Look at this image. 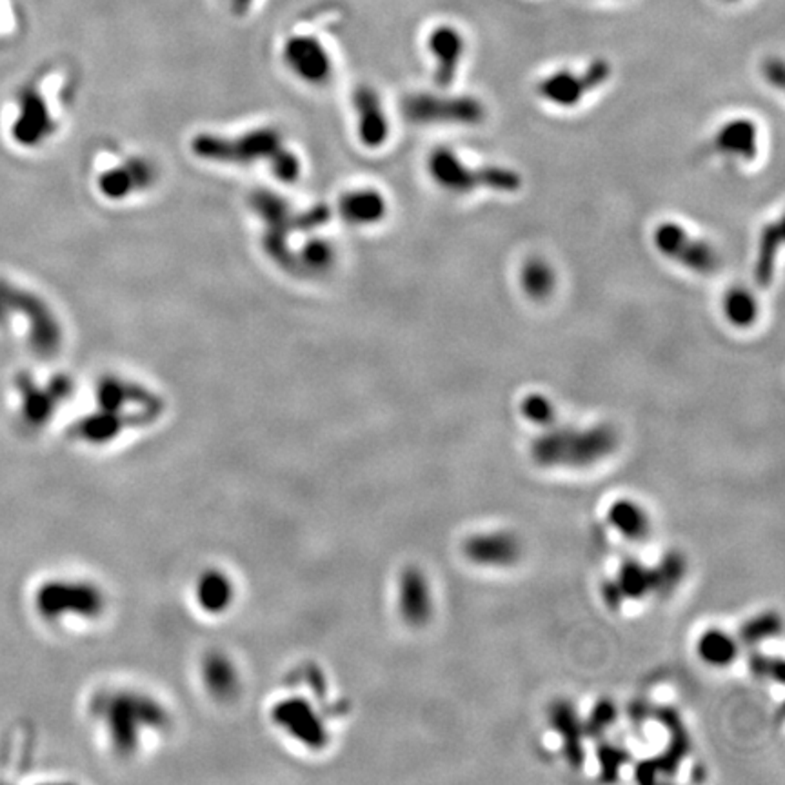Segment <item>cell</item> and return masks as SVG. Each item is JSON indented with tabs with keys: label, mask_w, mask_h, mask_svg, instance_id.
<instances>
[{
	"label": "cell",
	"mask_w": 785,
	"mask_h": 785,
	"mask_svg": "<svg viewBox=\"0 0 785 785\" xmlns=\"http://www.w3.org/2000/svg\"><path fill=\"white\" fill-rule=\"evenodd\" d=\"M402 115L413 124L476 126L486 119V108L473 97H442L414 93L403 99Z\"/></svg>",
	"instance_id": "obj_8"
},
{
	"label": "cell",
	"mask_w": 785,
	"mask_h": 785,
	"mask_svg": "<svg viewBox=\"0 0 785 785\" xmlns=\"http://www.w3.org/2000/svg\"><path fill=\"white\" fill-rule=\"evenodd\" d=\"M656 249L669 260L700 275H713L720 269V256L717 249L691 236L682 225L675 222H664L653 235Z\"/></svg>",
	"instance_id": "obj_9"
},
{
	"label": "cell",
	"mask_w": 785,
	"mask_h": 785,
	"mask_svg": "<svg viewBox=\"0 0 785 785\" xmlns=\"http://www.w3.org/2000/svg\"><path fill=\"white\" fill-rule=\"evenodd\" d=\"M53 100L55 95L40 82L26 84L13 95L4 117L11 144L27 152L42 150L60 133L66 119V102Z\"/></svg>",
	"instance_id": "obj_3"
},
{
	"label": "cell",
	"mask_w": 785,
	"mask_h": 785,
	"mask_svg": "<svg viewBox=\"0 0 785 785\" xmlns=\"http://www.w3.org/2000/svg\"><path fill=\"white\" fill-rule=\"evenodd\" d=\"M782 242H784L782 220L768 224L760 235L759 255H757L755 271H753L755 282L764 289L769 288L773 282L775 264H777V256H779V251L782 247Z\"/></svg>",
	"instance_id": "obj_18"
},
{
	"label": "cell",
	"mask_w": 785,
	"mask_h": 785,
	"mask_svg": "<svg viewBox=\"0 0 785 785\" xmlns=\"http://www.w3.org/2000/svg\"><path fill=\"white\" fill-rule=\"evenodd\" d=\"M729 2H737V0H729Z\"/></svg>",
	"instance_id": "obj_33"
},
{
	"label": "cell",
	"mask_w": 785,
	"mask_h": 785,
	"mask_svg": "<svg viewBox=\"0 0 785 785\" xmlns=\"http://www.w3.org/2000/svg\"><path fill=\"white\" fill-rule=\"evenodd\" d=\"M520 286L529 298L546 300L557 286L553 266L540 256L528 258L520 267Z\"/></svg>",
	"instance_id": "obj_20"
},
{
	"label": "cell",
	"mask_w": 785,
	"mask_h": 785,
	"mask_svg": "<svg viewBox=\"0 0 785 785\" xmlns=\"http://www.w3.org/2000/svg\"><path fill=\"white\" fill-rule=\"evenodd\" d=\"M614 720H616V709H614V706L611 702H600L592 709L584 731L589 733L591 737H600Z\"/></svg>",
	"instance_id": "obj_28"
},
{
	"label": "cell",
	"mask_w": 785,
	"mask_h": 785,
	"mask_svg": "<svg viewBox=\"0 0 785 785\" xmlns=\"http://www.w3.org/2000/svg\"><path fill=\"white\" fill-rule=\"evenodd\" d=\"M164 411L162 396L146 384L122 375H106L95 390V411L86 416L82 427L95 442H111L126 429L144 427Z\"/></svg>",
	"instance_id": "obj_2"
},
{
	"label": "cell",
	"mask_w": 785,
	"mask_h": 785,
	"mask_svg": "<svg viewBox=\"0 0 785 785\" xmlns=\"http://www.w3.org/2000/svg\"><path fill=\"white\" fill-rule=\"evenodd\" d=\"M603 600L607 602V605H609V607H618V605L623 602V596H622V592H620L618 586L614 584V581H612V582H607V584L603 586Z\"/></svg>",
	"instance_id": "obj_32"
},
{
	"label": "cell",
	"mask_w": 785,
	"mask_h": 785,
	"mask_svg": "<svg viewBox=\"0 0 785 785\" xmlns=\"http://www.w3.org/2000/svg\"><path fill=\"white\" fill-rule=\"evenodd\" d=\"M284 69L302 86L320 89L335 77V55L317 35L297 31L284 38L280 47Z\"/></svg>",
	"instance_id": "obj_7"
},
{
	"label": "cell",
	"mask_w": 785,
	"mask_h": 785,
	"mask_svg": "<svg viewBox=\"0 0 785 785\" xmlns=\"http://www.w3.org/2000/svg\"><path fill=\"white\" fill-rule=\"evenodd\" d=\"M335 213L353 227H370L386 218L388 200L375 188H351L339 196Z\"/></svg>",
	"instance_id": "obj_13"
},
{
	"label": "cell",
	"mask_w": 785,
	"mask_h": 785,
	"mask_svg": "<svg viewBox=\"0 0 785 785\" xmlns=\"http://www.w3.org/2000/svg\"><path fill=\"white\" fill-rule=\"evenodd\" d=\"M614 584L620 589L623 600L625 598H644L649 592L658 591L654 570H647L645 566L633 562V560L625 562L620 568Z\"/></svg>",
	"instance_id": "obj_23"
},
{
	"label": "cell",
	"mask_w": 785,
	"mask_h": 785,
	"mask_svg": "<svg viewBox=\"0 0 785 785\" xmlns=\"http://www.w3.org/2000/svg\"><path fill=\"white\" fill-rule=\"evenodd\" d=\"M618 447L612 425L600 424L586 429L546 427L531 444V456L542 467H589L611 456Z\"/></svg>",
	"instance_id": "obj_4"
},
{
	"label": "cell",
	"mask_w": 785,
	"mask_h": 785,
	"mask_svg": "<svg viewBox=\"0 0 785 785\" xmlns=\"http://www.w3.org/2000/svg\"><path fill=\"white\" fill-rule=\"evenodd\" d=\"M780 629H782L780 616L777 612H764V614H759V616L751 618L742 627L740 638L746 644L753 645V644H759V642H764L768 638L777 636L780 633Z\"/></svg>",
	"instance_id": "obj_25"
},
{
	"label": "cell",
	"mask_w": 785,
	"mask_h": 785,
	"mask_svg": "<svg viewBox=\"0 0 785 785\" xmlns=\"http://www.w3.org/2000/svg\"><path fill=\"white\" fill-rule=\"evenodd\" d=\"M520 411L524 418L535 425H542V427L555 425L557 409L553 402L544 394H528L520 403Z\"/></svg>",
	"instance_id": "obj_26"
},
{
	"label": "cell",
	"mask_w": 785,
	"mask_h": 785,
	"mask_svg": "<svg viewBox=\"0 0 785 785\" xmlns=\"http://www.w3.org/2000/svg\"><path fill=\"white\" fill-rule=\"evenodd\" d=\"M764 73L766 78L777 86V88H784V64L780 58H771L766 62L764 66Z\"/></svg>",
	"instance_id": "obj_31"
},
{
	"label": "cell",
	"mask_w": 785,
	"mask_h": 785,
	"mask_svg": "<svg viewBox=\"0 0 785 785\" xmlns=\"http://www.w3.org/2000/svg\"><path fill=\"white\" fill-rule=\"evenodd\" d=\"M159 166L141 153H100L93 166V188L104 202L126 204L159 183Z\"/></svg>",
	"instance_id": "obj_5"
},
{
	"label": "cell",
	"mask_w": 785,
	"mask_h": 785,
	"mask_svg": "<svg viewBox=\"0 0 785 785\" xmlns=\"http://www.w3.org/2000/svg\"><path fill=\"white\" fill-rule=\"evenodd\" d=\"M609 524L627 540H644L651 531L647 513L633 500H616L607 513Z\"/></svg>",
	"instance_id": "obj_19"
},
{
	"label": "cell",
	"mask_w": 785,
	"mask_h": 785,
	"mask_svg": "<svg viewBox=\"0 0 785 785\" xmlns=\"http://www.w3.org/2000/svg\"><path fill=\"white\" fill-rule=\"evenodd\" d=\"M658 591L667 592L676 588L686 575V560L678 553H669L664 557L658 568H654Z\"/></svg>",
	"instance_id": "obj_27"
},
{
	"label": "cell",
	"mask_w": 785,
	"mask_h": 785,
	"mask_svg": "<svg viewBox=\"0 0 785 785\" xmlns=\"http://www.w3.org/2000/svg\"><path fill=\"white\" fill-rule=\"evenodd\" d=\"M611 77L607 60H594L582 73L557 71L537 84V93L550 104L575 108L591 91L598 89Z\"/></svg>",
	"instance_id": "obj_10"
},
{
	"label": "cell",
	"mask_w": 785,
	"mask_h": 785,
	"mask_svg": "<svg viewBox=\"0 0 785 785\" xmlns=\"http://www.w3.org/2000/svg\"><path fill=\"white\" fill-rule=\"evenodd\" d=\"M427 170L431 179L451 194H473L480 188L515 194L522 188V177L508 168L464 164L451 150L438 148L429 155Z\"/></svg>",
	"instance_id": "obj_6"
},
{
	"label": "cell",
	"mask_w": 785,
	"mask_h": 785,
	"mask_svg": "<svg viewBox=\"0 0 785 785\" xmlns=\"http://www.w3.org/2000/svg\"><path fill=\"white\" fill-rule=\"evenodd\" d=\"M398 609L411 625H424L433 616V594L427 577L414 568L402 573L398 584Z\"/></svg>",
	"instance_id": "obj_14"
},
{
	"label": "cell",
	"mask_w": 785,
	"mask_h": 785,
	"mask_svg": "<svg viewBox=\"0 0 785 785\" xmlns=\"http://www.w3.org/2000/svg\"><path fill=\"white\" fill-rule=\"evenodd\" d=\"M751 671L757 676H777L779 680H782V662L780 660H771L760 654H753L751 662H749Z\"/></svg>",
	"instance_id": "obj_30"
},
{
	"label": "cell",
	"mask_w": 785,
	"mask_h": 785,
	"mask_svg": "<svg viewBox=\"0 0 785 785\" xmlns=\"http://www.w3.org/2000/svg\"><path fill=\"white\" fill-rule=\"evenodd\" d=\"M427 46L434 57V84L440 88L451 86L466 49L462 35L453 26H438L429 35Z\"/></svg>",
	"instance_id": "obj_15"
},
{
	"label": "cell",
	"mask_w": 785,
	"mask_h": 785,
	"mask_svg": "<svg viewBox=\"0 0 785 785\" xmlns=\"http://www.w3.org/2000/svg\"><path fill=\"white\" fill-rule=\"evenodd\" d=\"M229 591L231 586L224 577L205 573L196 584V600L204 611L218 612L231 602Z\"/></svg>",
	"instance_id": "obj_24"
},
{
	"label": "cell",
	"mask_w": 785,
	"mask_h": 785,
	"mask_svg": "<svg viewBox=\"0 0 785 785\" xmlns=\"http://www.w3.org/2000/svg\"><path fill=\"white\" fill-rule=\"evenodd\" d=\"M625 760H627L625 753L614 746H603L600 751L602 769L607 775V779H616L618 769L625 764Z\"/></svg>",
	"instance_id": "obj_29"
},
{
	"label": "cell",
	"mask_w": 785,
	"mask_h": 785,
	"mask_svg": "<svg viewBox=\"0 0 785 785\" xmlns=\"http://www.w3.org/2000/svg\"><path fill=\"white\" fill-rule=\"evenodd\" d=\"M722 309L727 322L735 328H751L759 319V302L749 289L731 288L722 300Z\"/></svg>",
	"instance_id": "obj_22"
},
{
	"label": "cell",
	"mask_w": 785,
	"mask_h": 785,
	"mask_svg": "<svg viewBox=\"0 0 785 785\" xmlns=\"http://www.w3.org/2000/svg\"><path fill=\"white\" fill-rule=\"evenodd\" d=\"M713 146L724 157L751 162L759 155V130L748 119L731 120L718 130Z\"/></svg>",
	"instance_id": "obj_16"
},
{
	"label": "cell",
	"mask_w": 785,
	"mask_h": 785,
	"mask_svg": "<svg viewBox=\"0 0 785 785\" xmlns=\"http://www.w3.org/2000/svg\"><path fill=\"white\" fill-rule=\"evenodd\" d=\"M550 720L562 738L566 759L573 766H581L584 762V746H582L584 726L577 711L573 709V706L570 702H557L551 707Z\"/></svg>",
	"instance_id": "obj_17"
},
{
	"label": "cell",
	"mask_w": 785,
	"mask_h": 785,
	"mask_svg": "<svg viewBox=\"0 0 785 785\" xmlns=\"http://www.w3.org/2000/svg\"><path fill=\"white\" fill-rule=\"evenodd\" d=\"M192 153L207 164L253 168L266 166L282 184H293L302 177L300 153L288 142L278 128L260 126L238 133L202 131L192 139Z\"/></svg>",
	"instance_id": "obj_1"
},
{
	"label": "cell",
	"mask_w": 785,
	"mask_h": 785,
	"mask_svg": "<svg viewBox=\"0 0 785 785\" xmlns=\"http://www.w3.org/2000/svg\"><path fill=\"white\" fill-rule=\"evenodd\" d=\"M469 562L486 568H508L522 559V542L509 531H489L469 537L464 542Z\"/></svg>",
	"instance_id": "obj_12"
},
{
	"label": "cell",
	"mask_w": 785,
	"mask_h": 785,
	"mask_svg": "<svg viewBox=\"0 0 785 785\" xmlns=\"http://www.w3.org/2000/svg\"><path fill=\"white\" fill-rule=\"evenodd\" d=\"M696 653L707 665L724 667L735 662L738 654V642L720 629H709L700 636Z\"/></svg>",
	"instance_id": "obj_21"
},
{
	"label": "cell",
	"mask_w": 785,
	"mask_h": 785,
	"mask_svg": "<svg viewBox=\"0 0 785 785\" xmlns=\"http://www.w3.org/2000/svg\"><path fill=\"white\" fill-rule=\"evenodd\" d=\"M351 106L359 142L368 150L382 148L390 139V120L381 95L372 86H359L353 91Z\"/></svg>",
	"instance_id": "obj_11"
}]
</instances>
